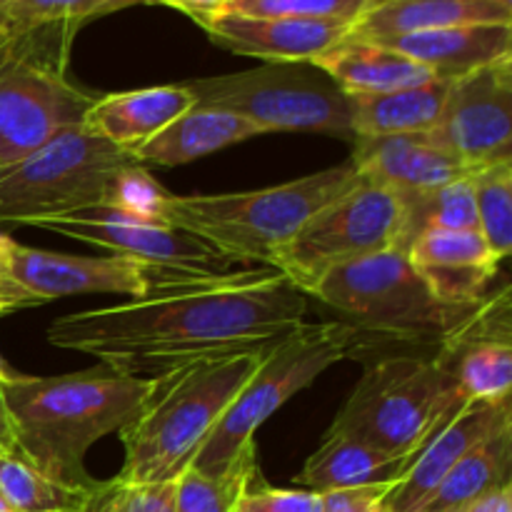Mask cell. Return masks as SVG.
Segmentation results:
<instances>
[{
	"instance_id": "1",
	"label": "cell",
	"mask_w": 512,
	"mask_h": 512,
	"mask_svg": "<svg viewBox=\"0 0 512 512\" xmlns=\"http://www.w3.org/2000/svg\"><path fill=\"white\" fill-rule=\"evenodd\" d=\"M308 295L278 270L165 278L143 298L63 315L48 328L55 348L155 380L203 360L265 350L305 323Z\"/></svg>"
},
{
	"instance_id": "2",
	"label": "cell",
	"mask_w": 512,
	"mask_h": 512,
	"mask_svg": "<svg viewBox=\"0 0 512 512\" xmlns=\"http://www.w3.org/2000/svg\"><path fill=\"white\" fill-rule=\"evenodd\" d=\"M153 390V380L100 365L73 375H20L0 385L15 453L48 478L85 490L105 488L85 470V453L125 428Z\"/></svg>"
},
{
	"instance_id": "3",
	"label": "cell",
	"mask_w": 512,
	"mask_h": 512,
	"mask_svg": "<svg viewBox=\"0 0 512 512\" xmlns=\"http://www.w3.org/2000/svg\"><path fill=\"white\" fill-rule=\"evenodd\" d=\"M265 350L203 360L155 378L138 413L118 430L125 458L115 483L178 480L255 373Z\"/></svg>"
},
{
	"instance_id": "4",
	"label": "cell",
	"mask_w": 512,
	"mask_h": 512,
	"mask_svg": "<svg viewBox=\"0 0 512 512\" xmlns=\"http://www.w3.org/2000/svg\"><path fill=\"white\" fill-rule=\"evenodd\" d=\"M363 378L325 435H343L413 460L425 440L468 400L438 345H390L363 358Z\"/></svg>"
},
{
	"instance_id": "5",
	"label": "cell",
	"mask_w": 512,
	"mask_h": 512,
	"mask_svg": "<svg viewBox=\"0 0 512 512\" xmlns=\"http://www.w3.org/2000/svg\"><path fill=\"white\" fill-rule=\"evenodd\" d=\"M358 180V170L348 158L273 188L223 195L165 193L158 218L208 243L233 265L270 268L275 250L288 243L315 210Z\"/></svg>"
},
{
	"instance_id": "6",
	"label": "cell",
	"mask_w": 512,
	"mask_h": 512,
	"mask_svg": "<svg viewBox=\"0 0 512 512\" xmlns=\"http://www.w3.org/2000/svg\"><path fill=\"white\" fill-rule=\"evenodd\" d=\"M73 20L8 25L0 35V165L85 123L98 95L68 78Z\"/></svg>"
},
{
	"instance_id": "7",
	"label": "cell",
	"mask_w": 512,
	"mask_h": 512,
	"mask_svg": "<svg viewBox=\"0 0 512 512\" xmlns=\"http://www.w3.org/2000/svg\"><path fill=\"white\" fill-rule=\"evenodd\" d=\"M310 298H318L363 335V358L390 345H440L480 305H450L435 298L408 255L395 248L330 270Z\"/></svg>"
},
{
	"instance_id": "8",
	"label": "cell",
	"mask_w": 512,
	"mask_h": 512,
	"mask_svg": "<svg viewBox=\"0 0 512 512\" xmlns=\"http://www.w3.org/2000/svg\"><path fill=\"white\" fill-rule=\"evenodd\" d=\"M363 353V335L343 320L300 323L265 350L255 373L210 430L188 468L205 475H225L245 448L255 443L258 428L273 418L275 410L313 385L335 363L348 358L360 360Z\"/></svg>"
},
{
	"instance_id": "9",
	"label": "cell",
	"mask_w": 512,
	"mask_h": 512,
	"mask_svg": "<svg viewBox=\"0 0 512 512\" xmlns=\"http://www.w3.org/2000/svg\"><path fill=\"white\" fill-rule=\"evenodd\" d=\"M138 160L85 125L0 165V225H38L105 208L120 175Z\"/></svg>"
},
{
	"instance_id": "10",
	"label": "cell",
	"mask_w": 512,
	"mask_h": 512,
	"mask_svg": "<svg viewBox=\"0 0 512 512\" xmlns=\"http://www.w3.org/2000/svg\"><path fill=\"white\" fill-rule=\"evenodd\" d=\"M195 105L230 110L260 133H328L353 143L350 95L313 63H265L185 83Z\"/></svg>"
},
{
	"instance_id": "11",
	"label": "cell",
	"mask_w": 512,
	"mask_h": 512,
	"mask_svg": "<svg viewBox=\"0 0 512 512\" xmlns=\"http://www.w3.org/2000/svg\"><path fill=\"white\" fill-rule=\"evenodd\" d=\"M400 238V195L360 178L338 198L315 210L298 233L275 250L270 268L310 298L330 270L383 250H398Z\"/></svg>"
},
{
	"instance_id": "12",
	"label": "cell",
	"mask_w": 512,
	"mask_h": 512,
	"mask_svg": "<svg viewBox=\"0 0 512 512\" xmlns=\"http://www.w3.org/2000/svg\"><path fill=\"white\" fill-rule=\"evenodd\" d=\"M180 278L120 255H68L28 248L0 233V318L73 295L115 293L143 298L160 280Z\"/></svg>"
},
{
	"instance_id": "13",
	"label": "cell",
	"mask_w": 512,
	"mask_h": 512,
	"mask_svg": "<svg viewBox=\"0 0 512 512\" xmlns=\"http://www.w3.org/2000/svg\"><path fill=\"white\" fill-rule=\"evenodd\" d=\"M35 228L63 238L80 240L108 250L110 255L180 278H208L235 268L228 258L195 235L155 218L123 213L115 208H93L38 223Z\"/></svg>"
},
{
	"instance_id": "14",
	"label": "cell",
	"mask_w": 512,
	"mask_h": 512,
	"mask_svg": "<svg viewBox=\"0 0 512 512\" xmlns=\"http://www.w3.org/2000/svg\"><path fill=\"white\" fill-rule=\"evenodd\" d=\"M433 135L470 173L512 160V58L450 80Z\"/></svg>"
},
{
	"instance_id": "15",
	"label": "cell",
	"mask_w": 512,
	"mask_h": 512,
	"mask_svg": "<svg viewBox=\"0 0 512 512\" xmlns=\"http://www.w3.org/2000/svg\"><path fill=\"white\" fill-rule=\"evenodd\" d=\"M510 290L490 293L475 313L438 345L455 388L473 403H505L512 388Z\"/></svg>"
},
{
	"instance_id": "16",
	"label": "cell",
	"mask_w": 512,
	"mask_h": 512,
	"mask_svg": "<svg viewBox=\"0 0 512 512\" xmlns=\"http://www.w3.org/2000/svg\"><path fill=\"white\" fill-rule=\"evenodd\" d=\"M200 28L220 48L235 55L263 58L265 63H313L330 48L350 38L353 25L340 20L288 18V15L218 13Z\"/></svg>"
},
{
	"instance_id": "17",
	"label": "cell",
	"mask_w": 512,
	"mask_h": 512,
	"mask_svg": "<svg viewBox=\"0 0 512 512\" xmlns=\"http://www.w3.org/2000/svg\"><path fill=\"white\" fill-rule=\"evenodd\" d=\"M512 418L510 400L505 403H473L468 400L445 420L423 448L413 455L403 478L393 485L385 498L388 512H420L433 498L450 470L470 448L488 438L503 420Z\"/></svg>"
},
{
	"instance_id": "18",
	"label": "cell",
	"mask_w": 512,
	"mask_h": 512,
	"mask_svg": "<svg viewBox=\"0 0 512 512\" xmlns=\"http://www.w3.org/2000/svg\"><path fill=\"white\" fill-rule=\"evenodd\" d=\"M405 255L435 298L450 305L483 303L498 278L500 260L480 230H425L410 243Z\"/></svg>"
},
{
	"instance_id": "19",
	"label": "cell",
	"mask_w": 512,
	"mask_h": 512,
	"mask_svg": "<svg viewBox=\"0 0 512 512\" xmlns=\"http://www.w3.org/2000/svg\"><path fill=\"white\" fill-rule=\"evenodd\" d=\"M350 160L360 178L398 195L425 193L470 175L433 133L355 138Z\"/></svg>"
},
{
	"instance_id": "20",
	"label": "cell",
	"mask_w": 512,
	"mask_h": 512,
	"mask_svg": "<svg viewBox=\"0 0 512 512\" xmlns=\"http://www.w3.org/2000/svg\"><path fill=\"white\" fill-rule=\"evenodd\" d=\"M375 43L418 60L438 78L455 80L503 58H512V23L453 25L380 38Z\"/></svg>"
},
{
	"instance_id": "21",
	"label": "cell",
	"mask_w": 512,
	"mask_h": 512,
	"mask_svg": "<svg viewBox=\"0 0 512 512\" xmlns=\"http://www.w3.org/2000/svg\"><path fill=\"white\" fill-rule=\"evenodd\" d=\"M193 105L195 98L185 83L100 95L90 105L83 125L133 155L140 145L148 143Z\"/></svg>"
},
{
	"instance_id": "22",
	"label": "cell",
	"mask_w": 512,
	"mask_h": 512,
	"mask_svg": "<svg viewBox=\"0 0 512 512\" xmlns=\"http://www.w3.org/2000/svg\"><path fill=\"white\" fill-rule=\"evenodd\" d=\"M313 65L323 70L345 95L390 93V90L413 88V85L438 78L418 60H410L408 55L388 45L353 38V35L315 58Z\"/></svg>"
},
{
	"instance_id": "23",
	"label": "cell",
	"mask_w": 512,
	"mask_h": 512,
	"mask_svg": "<svg viewBox=\"0 0 512 512\" xmlns=\"http://www.w3.org/2000/svg\"><path fill=\"white\" fill-rule=\"evenodd\" d=\"M258 135H263L260 128L230 110L193 105L180 118L165 125L158 135H153L148 143L140 145L133 158L143 168H150V165L175 168V165L193 163L203 155L218 153V150L245 143Z\"/></svg>"
},
{
	"instance_id": "24",
	"label": "cell",
	"mask_w": 512,
	"mask_h": 512,
	"mask_svg": "<svg viewBox=\"0 0 512 512\" xmlns=\"http://www.w3.org/2000/svg\"><path fill=\"white\" fill-rule=\"evenodd\" d=\"M475 23H512V0H385L363 15L350 35L380 40Z\"/></svg>"
},
{
	"instance_id": "25",
	"label": "cell",
	"mask_w": 512,
	"mask_h": 512,
	"mask_svg": "<svg viewBox=\"0 0 512 512\" xmlns=\"http://www.w3.org/2000/svg\"><path fill=\"white\" fill-rule=\"evenodd\" d=\"M450 80L435 78L413 88L378 95H350V128L355 138L433 133L443 115Z\"/></svg>"
},
{
	"instance_id": "26",
	"label": "cell",
	"mask_w": 512,
	"mask_h": 512,
	"mask_svg": "<svg viewBox=\"0 0 512 512\" xmlns=\"http://www.w3.org/2000/svg\"><path fill=\"white\" fill-rule=\"evenodd\" d=\"M408 465L410 460L383 453L355 438L325 435L320 448L305 460L298 483L320 495L368 485H395Z\"/></svg>"
},
{
	"instance_id": "27",
	"label": "cell",
	"mask_w": 512,
	"mask_h": 512,
	"mask_svg": "<svg viewBox=\"0 0 512 512\" xmlns=\"http://www.w3.org/2000/svg\"><path fill=\"white\" fill-rule=\"evenodd\" d=\"M512 473V418L503 420L488 438L480 440L458 460L448 478L420 512H463L475 500L510 483Z\"/></svg>"
},
{
	"instance_id": "28",
	"label": "cell",
	"mask_w": 512,
	"mask_h": 512,
	"mask_svg": "<svg viewBox=\"0 0 512 512\" xmlns=\"http://www.w3.org/2000/svg\"><path fill=\"white\" fill-rule=\"evenodd\" d=\"M85 490L48 478L18 453H0V498L10 512H95L108 493Z\"/></svg>"
},
{
	"instance_id": "29",
	"label": "cell",
	"mask_w": 512,
	"mask_h": 512,
	"mask_svg": "<svg viewBox=\"0 0 512 512\" xmlns=\"http://www.w3.org/2000/svg\"><path fill=\"white\" fill-rule=\"evenodd\" d=\"M403 200V238L400 253L425 230H478L473 173L425 193L400 195Z\"/></svg>"
},
{
	"instance_id": "30",
	"label": "cell",
	"mask_w": 512,
	"mask_h": 512,
	"mask_svg": "<svg viewBox=\"0 0 512 512\" xmlns=\"http://www.w3.org/2000/svg\"><path fill=\"white\" fill-rule=\"evenodd\" d=\"M258 480V448L248 445L225 475L185 468L175 480V512H235L240 498Z\"/></svg>"
},
{
	"instance_id": "31",
	"label": "cell",
	"mask_w": 512,
	"mask_h": 512,
	"mask_svg": "<svg viewBox=\"0 0 512 512\" xmlns=\"http://www.w3.org/2000/svg\"><path fill=\"white\" fill-rule=\"evenodd\" d=\"M475 208L478 230L498 260L512 250V160L475 170Z\"/></svg>"
},
{
	"instance_id": "32",
	"label": "cell",
	"mask_w": 512,
	"mask_h": 512,
	"mask_svg": "<svg viewBox=\"0 0 512 512\" xmlns=\"http://www.w3.org/2000/svg\"><path fill=\"white\" fill-rule=\"evenodd\" d=\"M143 3L145 0H0V18L8 25L55 23V20H73L85 25L95 18Z\"/></svg>"
},
{
	"instance_id": "33",
	"label": "cell",
	"mask_w": 512,
	"mask_h": 512,
	"mask_svg": "<svg viewBox=\"0 0 512 512\" xmlns=\"http://www.w3.org/2000/svg\"><path fill=\"white\" fill-rule=\"evenodd\" d=\"M95 512H175V480L168 483H115Z\"/></svg>"
},
{
	"instance_id": "34",
	"label": "cell",
	"mask_w": 512,
	"mask_h": 512,
	"mask_svg": "<svg viewBox=\"0 0 512 512\" xmlns=\"http://www.w3.org/2000/svg\"><path fill=\"white\" fill-rule=\"evenodd\" d=\"M235 512H323V495L313 490H283L258 485L240 498Z\"/></svg>"
},
{
	"instance_id": "35",
	"label": "cell",
	"mask_w": 512,
	"mask_h": 512,
	"mask_svg": "<svg viewBox=\"0 0 512 512\" xmlns=\"http://www.w3.org/2000/svg\"><path fill=\"white\" fill-rule=\"evenodd\" d=\"M393 485H368L323 493V512H388L385 498Z\"/></svg>"
},
{
	"instance_id": "36",
	"label": "cell",
	"mask_w": 512,
	"mask_h": 512,
	"mask_svg": "<svg viewBox=\"0 0 512 512\" xmlns=\"http://www.w3.org/2000/svg\"><path fill=\"white\" fill-rule=\"evenodd\" d=\"M145 3H160V5H168V8L180 10V13L190 15L195 23H203V20L213 18L218 15L230 0H145Z\"/></svg>"
},
{
	"instance_id": "37",
	"label": "cell",
	"mask_w": 512,
	"mask_h": 512,
	"mask_svg": "<svg viewBox=\"0 0 512 512\" xmlns=\"http://www.w3.org/2000/svg\"><path fill=\"white\" fill-rule=\"evenodd\" d=\"M463 512H512V485H503V488L483 495Z\"/></svg>"
},
{
	"instance_id": "38",
	"label": "cell",
	"mask_w": 512,
	"mask_h": 512,
	"mask_svg": "<svg viewBox=\"0 0 512 512\" xmlns=\"http://www.w3.org/2000/svg\"><path fill=\"white\" fill-rule=\"evenodd\" d=\"M0 453H15V440L13 433H10V423L3 403H0Z\"/></svg>"
},
{
	"instance_id": "39",
	"label": "cell",
	"mask_w": 512,
	"mask_h": 512,
	"mask_svg": "<svg viewBox=\"0 0 512 512\" xmlns=\"http://www.w3.org/2000/svg\"><path fill=\"white\" fill-rule=\"evenodd\" d=\"M10 378H15V370L10 368V365L3 360V355H0V385L8 383Z\"/></svg>"
},
{
	"instance_id": "40",
	"label": "cell",
	"mask_w": 512,
	"mask_h": 512,
	"mask_svg": "<svg viewBox=\"0 0 512 512\" xmlns=\"http://www.w3.org/2000/svg\"><path fill=\"white\" fill-rule=\"evenodd\" d=\"M5 28H8V23H5V20H3V18H0V35H3V33H5Z\"/></svg>"
},
{
	"instance_id": "41",
	"label": "cell",
	"mask_w": 512,
	"mask_h": 512,
	"mask_svg": "<svg viewBox=\"0 0 512 512\" xmlns=\"http://www.w3.org/2000/svg\"><path fill=\"white\" fill-rule=\"evenodd\" d=\"M0 512H10V510H8V505L3 503V498H0Z\"/></svg>"
}]
</instances>
